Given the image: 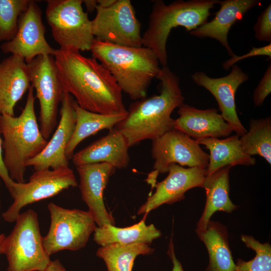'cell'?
Here are the masks:
<instances>
[{"label": "cell", "mask_w": 271, "mask_h": 271, "mask_svg": "<svg viewBox=\"0 0 271 271\" xmlns=\"http://www.w3.org/2000/svg\"><path fill=\"white\" fill-rule=\"evenodd\" d=\"M196 232L209 255V263L205 271H235L225 226L210 220L206 228L196 229Z\"/></svg>", "instance_id": "obj_24"}, {"label": "cell", "mask_w": 271, "mask_h": 271, "mask_svg": "<svg viewBox=\"0 0 271 271\" xmlns=\"http://www.w3.org/2000/svg\"><path fill=\"white\" fill-rule=\"evenodd\" d=\"M74 101L71 94L63 92L60 110V119L57 128L43 150L27 163V167L32 166L35 171H38L68 167L65 149L73 134L76 124Z\"/></svg>", "instance_id": "obj_16"}, {"label": "cell", "mask_w": 271, "mask_h": 271, "mask_svg": "<svg viewBox=\"0 0 271 271\" xmlns=\"http://www.w3.org/2000/svg\"><path fill=\"white\" fill-rule=\"evenodd\" d=\"M18 25L15 37L1 45L4 53L19 56L26 63L39 55H54L55 49L46 40L42 11L36 1L30 0L27 9L19 18Z\"/></svg>", "instance_id": "obj_13"}, {"label": "cell", "mask_w": 271, "mask_h": 271, "mask_svg": "<svg viewBox=\"0 0 271 271\" xmlns=\"http://www.w3.org/2000/svg\"><path fill=\"white\" fill-rule=\"evenodd\" d=\"M31 85L35 89L40 106V129L48 140L57 125L58 106L64 92L54 58L41 55L27 63Z\"/></svg>", "instance_id": "obj_11"}, {"label": "cell", "mask_w": 271, "mask_h": 271, "mask_svg": "<svg viewBox=\"0 0 271 271\" xmlns=\"http://www.w3.org/2000/svg\"><path fill=\"white\" fill-rule=\"evenodd\" d=\"M79 176V187L82 200L98 226L114 225V220L105 206L103 193L110 177L116 168L107 163H98L76 167Z\"/></svg>", "instance_id": "obj_17"}, {"label": "cell", "mask_w": 271, "mask_h": 271, "mask_svg": "<svg viewBox=\"0 0 271 271\" xmlns=\"http://www.w3.org/2000/svg\"><path fill=\"white\" fill-rule=\"evenodd\" d=\"M115 0H97L98 6L101 7H107L115 2Z\"/></svg>", "instance_id": "obj_38"}, {"label": "cell", "mask_w": 271, "mask_h": 271, "mask_svg": "<svg viewBox=\"0 0 271 271\" xmlns=\"http://www.w3.org/2000/svg\"><path fill=\"white\" fill-rule=\"evenodd\" d=\"M46 19L61 48L89 51L95 39L82 0H48Z\"/></svg>", "instance_id": "obj_7"}, {"label": "cell", "mask_w": 271, "mask_h": 271, "mask_svg": "<svg viewBox=\"0 0 271 271\" xmlns=\"http://www.w3.org/2000/svg\"><path fill=\"white\" fill-rule=\"evenodd\" d=\"M258 56H266L270 58L271 43H269L266 45L260 47H252L249 52L241 56H237L234 54L230 58L223 63L222 66L225 70H227L239 61L247 58Z\"/></svg>", "instance_id": "obj_33"}, {"label": "cell", "mask_w": 271, "mask_h": 271, "mask_svg": "<svg viewBox=\"0 0 271 271\" xmlns=\"http://www.w3.org/2000/svg\"><path fill=\"white\" fill-rule=\"evenodd\" d=\"M210 152L206 175L211 174L227 166H252L255 159L246 154L241 147L240 136L235 134L223 139L208 138L196 140Z\"/></svg>", "instance_id": "obj_23"}, {"label": "cell", "mask_w": 271, "mask_h": 271, "mask_svg": "<svg viewBox=\"0 0 271 271\" xmlns=\"http://www.w3.org/2000/svg\"><path fill=\"white\" fill-rule=\"evenodd\" d=\"M174 129L195 140L228 137L233 129L216 108L199 109L184 103L178 107Z\"/></svg>", "instance_id": "obj_18"}, {"label": "cell", "mask_w": 271, "mask_h": 271, "mask_svg": "<svg viewBox=\"0 0 271 271\" xmlns=\"http://www.w3.org/2000/svg\"><path fill=\"white\" fill-rule=\"evenodd\" d=\"M167 253L173 263V268L172 271H184L181 262L176 257L172 239H171L170 241Z\"/></svg>", "instance_id": "obj_35"}, {"label": "cell", "mask_w": 271, "mask_h": 271, "mask_svg": "<svg viewBox=\"0 0 271 271\" xmlns=\"http://www.w3.org/2000/svg\"><path fill=\"white\" fill-rule=\"evenodd\" d=\"M96 11L91 20L95 39L121 46H143L141 24L130 0H115L107 7L97 5Z\"/></svg>", "instance_id": "obj_10"}, {"label": "cell", "mask_w": 271, "mask_h": 271, "mask_svg": "<svg viewBox=\"0 0 271 271\" xmlns=\"http://www.w3.org/2000/svg\"><path fill=\"white\" fill-rule=\"evenodd\" d=\"M34 90L31 85L25 106L18 116L0 114L4 163L10 178L21 183L25 182L27 163L39 155L48 143L37 123Z\"/></svg>", "instance_id": "obj_4"}, {"label": "cell", "mask_w": 271, "mask_h": 271, "mask_svg": "<svg viewBox=\"0 0 271 271\" xmlns=\"http://www.w3.org/2000/svg\"><path fill=\"white\" fill-rule=\"evenodd\" d=\"M244 152L248 156L258 155L271 164V118L251 119L248 131L240 137Z\"/></svg>", "instance_id": "obj_28"}, {"label": "cell", "mask_w": 271, "mask_h": 271, "mask_svg": "<svg viewBox=\"0 0 271 271\" xmlns=\"http://www.w3.org/2000/svg\"><path fill=\"white\" fill-rule=\"evenodd\" d=\"M254 36L259 41L271 42V4H269L257 18L253 27Z\"/></svg>", "instance_id": "obj_31"}, {"label": "cell", "mask_w": 271, "mask_h": 271, "mask_svg": "<svg viewBox=\"0 0 271 271\" xmlns=\"http://www.w3.org/2000/svg\"><path fill=\"white\" fill-rule=\"evenodd\" d=\"M73 106L76 120L74 132L65 149L68 160L72 159L75 149L83 140L102 129H112L127 114V112L105 114L91 112L80 107L75 100Z\"/></svg>", "instance_id": "obj_25"}, {"label": "cell", "mask_w": 271, "mask_h": 271, "mask_svg": "<svg viewBox=\"0 0 271 271\" xmlns=\"http://www.w3.org/2000/svg\"><path fill=\"white\" fill-rule=\"evenodd\" d=\"M156 78L161 82L160 93L131 104L126 117L114 127L125 137L129 148L174 129L172 113L185 100L179 78L167 66L161 67Z\"/></svg>", "instance_id": "obj_2"}, {"label": "cell", "mask_w": 271, "mask_h": 271, "mask_svg": "<svg viewBox=\"0 0 271 271\" xmlns=\"http://www.w3.org/2000/svg\"><path fill=\"white\" fill-rule=\"evenodd\" d=\"M90 51L109 71L122 92L134 100L146 97L149 86L161 68L155 52L143 46H121L94 39Z\"/></svg>", "instance_id": "obj_3"}, {"label": "cell", "mask_w": 271, "mask_h": 271, "mask_svg": "<svg viewBox=\"0 0 271 271\" xmlns=\"http://www.w3.org/2000/svg\"><path fill=\"white\" fill-rule=\"evenodd\" d=\"M231 167L227 166L206 175L203 186L206 192V201L196 229L206 228L215 212L222 211L231 213L237 208L229 198V175Z\"/></svg>", "instance_id": "obj_22"}, {"label": "cell", "mask_w": 271, "mask_h": 271, "mask_svg": "<svg viewBox=\"0 0 271 271\" xmlns=\"http://www.w3.org/2000/svg\"><path fill=\"white\" fill-rule=\"evenodd\" d=\"M31 85L23 58L12 54L0 62V114L15 116L16 103Z\"/></svg>", "instance_id": "obj_21"}, {"label": "cell", "mask_w": 271, "mask_h": 271, "mask_svg": "<svg viewBox=\"0 0 271 271\" xmlns=\"http://www.w3.org/2000/svg\"><path fill=\"white\" fill-rule=\"evenodd\" d=\"M44 271H66V269L59 259H55L51 260Z\"/></svg>", "instance_id": "obj_36"}, {"label": "cell", "mask_w": 271, "mask_h": 271, "mask_svg": "<svg viewBox=\"0 0 271 271\" xmlns=\"http://www.w3.org/2000/svg\"><path fill=\"white\" fill-rule=\"evenodd\" d=\"M1 183L0 180V212H1Z\"/></svg>", "instance_id": "obj_40"}, {"label": "cell", "mask_w": 271, "mask_h": 271, "mask_svg": "<svg viewBox=\"0 0 271 271\" xmlns=\"http://www.w3.org/2000/svg\"><path fill=\"white\" fill-rule=\"evenodd\" d=\"M151 153L155 171L149 175L146 181L152 187L156 184L158 174L168 172L171 164L205 169L208 165L209 155L197 142L175 129L152 141Z\"/></svg>", "instance_id": "obj_12"}, {"label": "cell", "mask_w": 271, "mask_h": 271, "mask_svg": "<svg viewBox=\"0 0 271 271\" xmlns=\"http://www.w3.org/2000/svg\"><path fill=\"white\" fill-rule=\"evenodd\" d=\"M219 10L214 18L196 29L189 32L190 35L199 38H210L218 41L226 50L231 57L234 53L228 41V34L231 27L242 20L251 8L259 6V0L218 1Z\"/></svg>", "instance_id": "obj_19"}, {"label": "cell", "mask_w": 271, "mask_h": 271, "mask_svg": "<svg viewBox=\"0 0 271 271\" xmlns=\"http://www.w3.org/2000/svg\"><path fill=\"white\" fill-rule=\"evenodd\" d=\"M0 178L4 182L7 188L11 193L13 190V185L15 182L10 177L5 166L3 158V140L0 136Z\"/></svg>", "instance_id": "obj_34"}, {"label": "cell", "mask_w": 271, "mask_h": 271, "mask_svg": "<svg viewBox=\"0 0 271 271\" xmlns=\"http://www.w3.org/2000/svg\"><path fill=\"white\" fill-rule=\"evenodd\" d=\"M93 232L94 241L101 246L115 243H143L149 245L162 234L154 224L146 225L145 219L127 227H117L111 224L98 226Z\"/></svg>", "instance_id": "obj_26"}, {"label": "cell", "mask_w": 271, "mask_h": 271, "mask_svg": "<svg viewBox=\"0 0 271 271\" xmlns=\"http://www.w3.org/2000/svg\"><path fill=\"white\" fill-rule=\"evenodd\" d=\"M241 240L249 248L255 252L254 257L249 261L238 259L235 271H271V245L260 243L253 237L241 235Z\"/></svg>", "instance_id": "obj_30"}, {"label": "cell", "mask_w": 271, "mask_h": 271, "mask_svg": "<svg viewBox=\"0 0 271 271\" xmlns=\"http://www.w3.org/2000/svg\"><path fill=\"white\" fill-rule=\"evenodd\" d=\"M82 150L74 154L72 160L76 167L90 164L107 163L116 169L127 168L129 162L128 142L115 127Z\"/></svg>", "instance_id": "obj_20"}, {"label": "cell", "mask_w": 271, "mask_h": 271, "mask_svg": "<svg viewBox=\"0 0 271 271\" xmlns=\"http://www.w3.org/2000/svg\"><path fill=\"white\" fill-rule=\"evenodd\" d=\"M30 0H0V43L12 40L17 34L18 20Z\"/></svg>", "instance_id": "obj_29"}, {"label": "cell", "mask_w": 271, "mask_h": 271, "mask_svg": "<svg viewBox=\"0 0 271 271\" xmlns=\"http://www.w3.org/2000/svg\"><path fill=\"white\" fill-rule=\"evenodd\" d=\"M271 92V63L253 93V101L255 106H261Z\"/></svg>", "instance_id": "obj_32"}, {"label": "cell", "mask_w": 271, "mask_h": 271, "mask_svg": "<svg viewBox=\"0 0 271 271\" xmlns=\"http://www.w3.org/2000/svg\"><path fill=\"white\" fill-rule=\"evenodd\" d=\"M193 82L203 87L214 97L224 120L237 134L241 137L247 130L241 123L237 115L235 95L238 87L247 81L249 77L241 68L234 65L230 72L224 77L212 78L205 72L196 71L191 75Z\"/></svg>", "instance_id": "obj_14"}, {"label": "cell", "mask_w": 271, "mask_h": 271, "mask_svg": "<svg viewBox=\"0 0 271 271\" xmlns=\"http://www.w3.org/2000/svg\"><path fill=\"white\" fill-rule=\"evenodd\" d=\"M77 186L74 172L69 167L35 171L28 182H14L10 193L13 202L2 216L8 222H15L24 207Z\"/></svg>", "instance_id": "obj_9"}, {"label": "cell", "mask_w": 271, "mask_h": 271, "mask_svg": "<svg viewBox=\"0 0 271 271\" xmlns=\"http://www.w3.org/2000/svg\"><path fill=\"white\" fill-rule=\"evenodd\" d=\"M15 222L3 244L7 271H44L51 260L43 245L37 213L29 209L20 213Z\"/></svg>", "instance_id": "obj_6"}, {"label": "cell", "mask_w": 271, "mask_h": 271, "mask_svg": "<svg viewBox=\"0 0 271 271\" xmlns=\"http://www.w3.org/2000/svg\"><path fill=\"white\" fill-rule=\"evenodd\" d=\"M50 225L47 234L42 237L47 254L63 250H78L87 244L96 227L93 216L88 211L67 209L50 202L48 205Z\"/></svg>", "instance_id": "obj_8"}, {"label": "cell", "mask_w": 271, "mask_h": 271, "mask_svg": "<svg viewBox=\"0 0 271 271\" xmlns=\"http://www.w3.org/2000/svg\"><path fill=\"white\" fill-rule=\"evenodd\" d=\"M86 8L87 11L89 13H92L98 5L97 0H84L83 1Z\"/></svg>", "instance_id": "obj_37"}, {"label": "cell", "mask_w": 271, "mask_h": 271, "mask_svg": "<svg viewBox=\"0 0 271 271\" xmlns=\"http://www.w3.org/2000/svg\"><path fill=\"white\" fill-rule=\"evenodd\" d=\"M168 175L155 184V192L139 209L138 214H147L164 204H172L185 198V193L196 187L203 188L206 176V169L201 167L185 168L171 164Z\"/></svg>", "instance_id": "obj_15"}, {"label": "cell", "mask_w": 271, "mask_h": 271, "mask_svg": "<svg viewBox=\"0 0 271 271\" xmlns=\"http://www.w3.org/2000/svg\"><path fill=\"white\" fill-rule=\"evenodd\" d=\"M218 0H177L166 5L154 1L148 27L142 35L143 46L152 50L162 67L167 66L166 45L172 30L182 27L190 32L207 22Z\"/></svg>", "instance_id": "obj_5"}, {"label": "cell", "mask_w": 271, "mask_h": 271, "mask_svg": "<svg viewBox=\"0 0 271 271\" xmlns=\"http://www.w3.org/2000/svg\"><path fill=\"white\" fill-rule=\"evenodd\" d=\"M154 250L143 243H115L100 247L96 255L104 260L107 271H132L137 256L150 254Z\"/></svg>", "instance_id": "obj_27"}, {"label": "cell", "mask_w": 271, "mask_h": 271, "mask_svg": "<svg viewBox=\"0 0 271 271\" xmlns=\"http://www.w3.org/2000/svg\"><path fill=\"white\" fill-rule=\"evenodd\" d=\"M54 56L63 91L73 96L80 107L105 114L127 112L121 89L97 59L61 48L55 49Z\"/></svg>", "instance_id": "obj_1"}, {"label": "cell", "mask_w": 271, "mask_h": 271, "mask_svg": "<svg viewBox=\"0 0 271 271\" xmlns=\"http://www.w3.org/2000/svg\"><path fill=\"white\" fill-rule=\"evenodd\" d=\"M6 235L5 234H0V254H3V244Z\"/></svg>", "instance_id": "obj_39"}]
</instances>
